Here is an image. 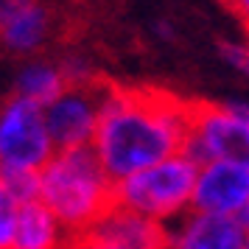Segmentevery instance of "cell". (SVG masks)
<instances>
[{"mask_svg": "<svg viewBox=\"0 0 249 249\" xmlns=\"http://www.w3.org/2000/svg\"><path fill=\"white\" fill-rule=\"evenodd\" d=\"M193 104L157 87L112 84L104 95V109L92 151L115 182L129 174L179 154L188 137Z\"/></svg>", "mask_w": 249, "mask_h": 249, "instance_id": "cell-1", "label": "cell"}, {"mask_svg": "<svg viewBox=\"0 0 249 249\" xmlns=\"http://www.w3.org/2000/svg\"><path fill=\"white\" fill-rule=\"evenodd\" d=\"M36 0H0V28L9 23V20H14L20 12H25L28 6H34Z\"/></svg>", "mask_w": 249, "mask_h": 249, "instance_id": "cell-17", "label": "cell"}, {"mask_svg": "<svg viewBox=\"0 0 249 249\" xmlns=\"http://www.w3.org/2000/svg\"><path fill=\"white\" fill-rule=\"evenodd\" d=\"M182 151L199 165L210 160L249 165V104H193Z\"/></svg>", "mask_w": 249, "mask_h": 249, "instance_id": "cell-4", "label": "cell"}, {"mask_svg": "<svg viewBox=\"0 0 249 249\" xmlns=\"http://www.w3.org/2000/svg\"><path fill=\"white\" fill-rule=\"evenodd\" d=\"M107 87H109V81L65 87L45 107V124L51 137H53L56 151L59 148L92 146L95 132H98V121H101Z\"/></svg>", "mask_w": 249, "mask_h": 249, "instance_id": "cell-6", "label": "cell"}, {"mask_svg": "<svg viewBox=\"0 0 249 249\" xmlns=\"http://www.w3.org/2000/svg\"><path fill=\"white\" fill-rule=\"evenodd\" d=\"M238 221H241V224H244V230H247V232H249V204H247V207H244V213L238 215Z\"/></svg>", "mask_w": 249, "mask_h": 249, "instance_id": "cell-21", "label": "cell"}, {"mask_svg": "<svg viewBox=\"0 0 249 249\" xmlns=\"http://www.w3.org/2000/svg\"><path fill=\"white\" fill-rule=\"evenodd\" d=\"M0 182L14 193V199L20 204L39 199V174H31V171H3Z\"/></svg>", "mask_w": 249, "mask_h": 249, "instance_id": "cell-15", "label": "cell"}, {"mask_svg": "<svg viewBox=\"0 0 249 249\" xmlns=\"http://www.w3.org/2000/svg\"><path fill=\"white\" fill-rule=\"evenodd\" d=\"M56 154L45 124V107L12 95L0 104V174L3 171H39Z\"/></svg>", "mask_w": 249, "mask_h": 249, "instance_id": "cell-5", "label": "cell"}, {"mask_svg": "<svg viewBox=\"0 0 249 249\" xmlns=\"http://www.w3.org/2000/svg\"><path fill=\"white\" fill-rule=\"evenodd\" d=\"M196 174H199V162H193L185 151H179L137 174H129L126 179H118L115 204L143 213L168 227L185 213H191Z\"/></svg>", "mask_w": 249, "mask_h": 249, "instance_id": "cell-3", "label": "cell"}, {"mask_svg": "<svg viewBox=\"0 0 249 249\" xmlns=\"http://www.w3.org/2000/svg\"><path fill=\"white\" fill-rule=\"evenodd\" d=\"M65 87L68 81H65L59 62L45 56H31L28 62H23V68L14 76V95L34 101L39 107H48Z\"/></svg>", "mask_w": 249, "mask_h": 249, "instance_id": "cell-12", "label": "cell"}, {"mask_svg": "<svg viewBox=\"0 0 249 249\" xmlns=\"http://www.w3.org/2000/svg\"><path fill=\"white\" fill-rule=\"evenodd\" d=\"M247 235L238 218L191 210L168 224L165 249H244Z\"/></svg>", "mask_w": 249, "mask_h": 249, "instance_id": "cell-8", "label": "cell"}, {"mask_svg": "<svg viewBox=\"0 0 249 249\" xmlns=\"http://www.w3.org/2000/svg\"><path fill=\"white\" fill-rule=\"evenodd\" d=\"M247 42H249V31H247Z\"/></svg>", "mask_w": 249, "mask_h": 249, "instance_id": "cell-23", "label": "cell"}, {"mask_svg": "<svg viewBox=\"0 0 249 249\" xmlns=\"http://www.w3.org/2000/svg\"><path fill=\"white\" fill-rule=\"evenodd\" d=\"M59 68L65 73L68 87H81V84H95V81H101L95 65H92L87 56H81V53H65V56L59 59Z\"/></svg>", "mask_w": 249, "mask_h": 249, "instance_id": "cell-13", "label": "cell"}, {"mask_svg": "<svg viewBox=\"0 0 249 249\" xmlns=\"http://www.w3.org/2000/svg\"><path fill=\"white\" fill-rule=\"evenodd\" d=\"M224 6L247 25V31H249V0H224Z\"/></svg>", "mask_w": 249, "mask_h": 249, "instance_id": "cell-19", "label": "cell"}, {"mask_svg": "<svg viewBox=\"0 0 249 249\" xmlns=\"http://www.w3.org/2000/svg\"><path fill=\"white\" fill-rule=\"evenodd\" d=\"M218 53H221V59H224L232 70L249 76V42L247 39H244V42H238V39H227V42L218 45Z\"/></svg>", "mask_w": 249, "mask_h": 249, "instance_id": "cell-16", "label": "cell"}, {"mask_svg": "<svg viewBox=\"0 0 249 249\" xmlns=\"http://www.w3.org/2000/svg\"><path fill=\"white\" fill-rule=\"evenodd\" d=\"M17 218H20V202H17L14 193L0 182V249H12Z\"/></svg>", "mask_w": 249, "mask_h": 249, "instance_id": "cell-14", "label": "cell"}, {"mask_svg": "<svg viewBox=\"0 0 249 249\" xmlns=\"http://www.w3.org/2000/svg\"><path fill=\"white\" fill-rule=\"evenodd\" d=\"M154 34H157L160 39H165V42H168V39H174L177 28H174V25H171L168 20H157V23H154Z\"/></svg>", "mask_w": 249, "mask_h": 249, "instance_id": "cell-20", "label": "cell"}, {"mask_svg": "<svg viewBox=\"0 0 249 249\" xmlns=\"http://www.w3.org/2000/svg\"><path fill=\"white\" fill-rule=\"evenodd\" d=\"M249 204V165L230 160H210L199 165L191 210L238 218Z\"/></svg>", "mask_w": 249, "mask_h": 249, "instance_id": "cell-7", "label": "cell"}, {"mask_svg": "<svg viewBox=\"0 0 249 249\" xmlns=\"http://www.w3.org/2000/svg\"><path fill=\"white\" fill-rule=\"evenodd\" d=\"M51 39H53V14L39 0L0 28V48L14 56H39Z\"/></svg>", "mask_w": 249, "mask_h": 249, "instance_id": "cell-10", "label": "cell"}, {"mask_svg": "<svg viewBox=\"0 0 249 249\" xmlns=\"http://www.w3.org/2000/svg\"><path fill=\"white\" fill-rule=\"evenodd\" d=\"M39 202L51 207L70 235L81 238L115 204V179L92 146L59 148L39 171Z\"/></svg>", "mask_w": 249, "mask_h": 249, "instance_id": "cell-2", "label": "cell"}, {"mask_svg": "<svg viewBox=\"0 0 249 249\" xmlns=\"http://www.w3.org/2000/svg\"><path fill=\"white\" fill-rule=\"evenodd\" d=\"M244 249H249V235H247V247H244Z\"/></svg>", "mask_w": 249, "mask_h": 249, "instance_id": "cell-22", "label": "cell"}, {"mask_svg": "<svg viewBox=\"0 0 249 249\" xmlns=\"http://www.w3.org/2000/svg\"><path fill=\"white\" fill-rule=\"evenodd\" d=\"M70 249H129V247H121V244H109V241H101V238H92V235H81L73 241Z\"/></svg>", "mask_w": 249, "mask_h": 249, "instance_id": "cell-18", "label": "cell"}, {"mask_svg": "<svg viewBox=\"0 0 249 249\" xmlns=\"http://www.w3.org/2000/svg\"><path fill=\"white\" fill-rule=\"evenodd\" d=\"M87 235L109 241V244H121L129 249H165L168 227L143 213H135L129 207L112 204Z\"/></svg>", "mask_w": 249, "mask_h": 249, "instance_id": "cell-9", "label": "cell"}, {"mask_svg": "<svg viewBox=\"0 0 249 249\" xmlns=\"http://www.w3.org/2000/svg\"><path fill=\"white\" fill-rule=\"evenodd\" d=\"M76 238L51 213V207L34 199L20 204V218L14 230L12 249H70Z\"/></svg>", "mask_w": 249, "mask_h": 249, "instance_id": "cell-11", "label": "cell"}]
</instances>
